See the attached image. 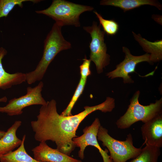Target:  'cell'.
I'll return each mask as SVG.
<instances>
[{
	"label": "cell",
	"mask_w": 162,
	"mask_h": 162,
	"mask_svg": "<svg viewBox=\"0 0 162 162\" xmlns=\"http://www.w3.org/2000/svg\"><path fill=\"white\" fill-rule=\"evenodd\" d=\"M140 94L139 91H136L130 100V104L126 111L116 122L118 128H128L139 121L144 123L162 114V98L156 100L154 103L144 106L139 102Z\"/></svg>",
	"instance_id": "4"
},
{
	"label": "cell",
	"mask_w": 162,
	"mask_h": 162,
	"mask_svg": "<svg viewBox=\"0 0 162 162\" xmlns=\"http://www.w3.org/2000/svg\"><path fill=\"white\" fill-rule=\"evenodd\" d=\"M7 53V51L5 48L2 47H0V89L3 90L26 81L25 73L17 72L10 74L5 70L3 66L2 60Z\"/></svg>",
	"instance_id": "12"
},
{
	"label": "cell",
	"mask_w": 162,
	"mask_h": 162,
	"mask_svg": "<svg viewBox=\"0 0 162 162\" xmlns=\"http://www.w3.org/2000/svg\"><path fill=\"white\" fill-rule=\"evenodd\" d=\"M87 80L80 78L79 83L70 103L66 108L60 114L64 116L72 115L71 111L75 103L82 93L86 84Z\"/></svg>",
	"instance_id": "19"
},
{
	"label": "cell",
	"mask_w": 162,
	"mask_h": 162,
	"mask_svg": "<svg viewBox=\"0 0 162 162\" xmlns=\"http://www.w3.org/2000/svg\"><path fill=\"white\" fill-rule=\"evenodd\" d=\"M7 100V98L5 96L0 98V102H6Z\"/></svg>",
	"instance_id": "22"
},
{
	"label": "cell",
	"mask_w": 162,
	"mask_h": 162,
	"mask_svg": "<svg viewBox=\"0 0 162 162\" xmlns=\"http://www.w3.org/2000/svg\"><path fill=\"white\" fill-rule=\"evenodd\" d=\"M40 1L39 0H0V18L7 17L16 5L22 8L24 2L29 1L37 3Z\"/></svg>",
	"instance_id": "18"
},
{
	"label": "cell",
	"mask_w": 162,
	"mask_h": 162,
	"mask_svg": "<svg viewBox=\"0 0 162 162\" xmlns=\"http://www.w3.org/2000/svg\"><path fill=\"white\" fill-rule=\"evenodd\" d=\"M100 4L118 7L124 12L145 5L154 6L160 10H162V4L156 0H102L100 1Z\"/></svg>",
	"instance_id": "14"
},
{
	"label": "cell",
	"mask_w": 162,
	"mask_h": 162,
	"mask_svg": "<svg viewBox=\"0 0 162 162\" xmlns=\"http://www.w3.org/2000/svg\"><path fill=\"white\" fill-rule=\"evenodd\" d=\"M83 29L90 34L89 59L94 63L98 74L103 72V69L109 65L110 56L107 53V47L104 40L105 32L101 30L100 25L94 21L91 26H84Z\"/></svg>",
	"instance_id": "6"
},
{
	"label": "cell",
	"mask_w": 162,
	"mask_h": 162,
	"mask_svg": "<svg viewBox=\"0 0 162 162\" xmlns=\"http://www.w3.org/2000/svg\"><path fill=\"white\" fill-rule=\"evenodd\" d=\"M97 138L102 142L103 146L107 148L113 162H126L136 157L142 151V148H136L133 145V137L130 134L128 135L125 140H119L111 136L107 129L100 125Z\"/></svg>",
	"instance_id": "5"
},
{
	"label": "cell",
	"mask_w": 162,
	"mask_h": 162,
	"mask_svg": "<svg viewBox=\"0 0 162 162\" xmlns=\"http://www.w3.org/2000/svg\"><path fill=\"white\" fill-rule=\"evenodd\" d=\"M99 21L100 26H101L104 31L107 35H115L118 32L119 25L116 22L113 20L104 19L97 11H94Z\"/></svg>",
	"instance_id": "20"
},
{
	"label": "cell",
	"mask_w": 162,
	"mask_h": 162,
	"mask_svg": "<svg viewBox=\"0 0 162 162\" xmlns=\"http://www.w3.org/2000/svg\"><path fill=\"white\" fill-rule=\"evenodd\" d=\"M144 144L160 148L162 147V114L144 123L141 127Z\"/></svg>",
	"instance_id": "11"
},
{
	"label": "cell",
	"mask_w": 162,
	"mask_h": 162,
	"mask_svg": "<svg viewBox=\"0 0 162 162\" xmlns=\"http://www.w3.org/2000/svg\"><path fill=\"white\" fill-rule=\"evenodd\" d=\"M26 135H24L22 142L16 150L0 157L1 162H40L32 158L26 152L24 147Z\"/></svg>",
	"instance_id": "16"
},
{
	"label": "cell",
	"mask_w": 162,
	"mask_h": 162,
	"mask_svg": "<svg viewBox=\"0 0 162 162\" xmlns=\"http://www.w3.org/2000/svg\"><path fill=\"white\" fill-rule=\"evenodd\" d=\"M94 8L66 1L53 0L47 8L42 10H36L38 14L46 15L54 20L56 23L62 27L73 26H80L79 19L80 15L86 11H91Z\"/></svg>",
	"instance_id": "3"
},
{
	"label": "cell",
	"mask_w": 162,
	"mask_h": 162,
	"mask_svg": "<svg viewBox=\"0 0 162 162\" xmlns=\"http://www.w3.org/2000/svg\"><path fill=\"white\" fill-rule=\"evenodd\" d=\"M62 27L55 22L48 33L44 41L43 52L40 61L34 70L25 73L28 84L41 80L49 64L57 54L71 48V43L67 41L62 34Z\"/></svg>",
	"instance_id": "2"
},
{
	"label": "cell",
	"mask_w": 162,
	"mask_h": 162,
	"mask_svg": "<svg viewBox=\"0 0 162 162\" xmlns=\"http://www.w3.org/2000/svg\"><path fill=\"white\" fill-rule=\"evenodd\" d=\"M21 124V121H16L0 139V157L13 151L21 144L22 140L17 137L16 132Z\"/></svg>",
	"instance_id": "13"
},
{
	"label": "cell",
	"mask_w": 162,
	"mask_h": 162,
	"mask_svg": "<svg viewBox=\"0 0 162 162\" xmlns=\"http://www.w3.org/2000/svg\"><path fill=\"white\" fill-rule=\"evenodd\" d=\"M43 86V82L41 81L34 87H28L26 94L10 100L5 106L0 107V112L11 116L19 115L22 113V110L28 106L46 104L47 102L41 94Z\"/></svg>",
	"instance_id": "7"
},
{
	"label": "cell",
	"mask_w": 162,
	"mask_h": 162,
	"mask_svg": "<svg viewBox=\"0 0 162 162\" xmlns=\"http://www.w3.org/2000/svg\"><path fill=\"white\" fill-rule=\"evenodd\" d=\"M5 133L4 131L0 130V139L4 135Z\"/></svg>",
	"instance_id": "23"
},
{
	"label": "cell",
	"mask_w": 162,
	"mask_h": 162,
	"mask_svg": "<svg viewBox=\"0 0 162 162\" xmlns=\"http://www.w3.org/2000/svg\"><path fill=\"white\" fill-rule=\"evenodd\" d=\"M160 153V148L146 145L140 154L129 162H158Z\"/></svg>",
	"instance_id": "17"
},
{
	"label": "cell",
	"mask_w": 162,
	"mask_h": 162,
	"mask_svg": "<svg viewBox=\"0 0 162 162\" xmlns=\"http://www.w3.org/2000/svg\"><path fill=\"white\" fill-rule=\"evenodd\" d=\"M122 51L124 53V60L116 66L114 70L107 73L106 76L108 78L113 79L117 77L122 78L124 83H132L134 82L129 75L135 72L136 65L142 62H147L152 64L150 55L148 53L140 56L132 55L129 50L126 47H122Z\"/></svg>",
	"instance_id": "8"
},
{
	"label": "cell",
	"mask_w": 162,
	"mask_h": 162,
	"mask_svg": "<svg viewBox=\"0 0 162 162\" xmlns=\"http://www.w3.org/2000/svg\"><path fill=\"white\" fill-rule=\"evenodd\" d=\"M34 158L40 162H82L65 154L57 149L49 146L46 142L39 144L32 149Z\"/></svg>",
	"instance_id": "10"
},
{
	"label": "cell",
	"mask_w": 162,
	"mask_h": 162,
	"mask_svg": "<svg viewBox=\"0 0 162 162\" xmlns=\"http://www.w3.org/2000/svg\"><path fill=\"white\" fill-rule=\"evenodd\" d=\"M115 106V99L107 97L104 102L98 105L85 106L84 110L77 114L64 116L58 113L56 102L52 99L41 106L37 120L31 122L34 139L40 142L47 140L54 142L57 149L70 156L76 147L73 140L77 136L76 131L81 122L94 111L111 112Z\"/></svg>",
	"instance_id": "1"
},
{
	"label": "cell",
	"mask_w": 162,
	"mask_h": 162,
	"mask_svg": "<svg viewBox=\"0 0 162 162\" xmlns=\"http://www.w3.org/2000/svg\"><path fill=\"white\" fill-rule=\"evenodd\" d=\"M101 125L99 118H96L90 126L86 127L83 130V134L80 136L74 138L73 141L76 147L80 148L78 157L82 160L84 158V152L87 146H91L96 148L100 154L104 162H113L110 155L108 151L103 150L99 145L97 138L99 128Z\"/></svg>",
	"instance_id": "9"
},
{
	"label": "cell",
	"mask_w": 162,
	"mask_h": 162,
	"mask_svg": "<svg viewBox=\"0 0 162 162\" xmlns=\"http://www.w3.org/2000/svg\"><path fill=\"white\" fill-rule=\"evenodd\" d=\"M83 60V62L80 66V78L87 80V77L91 74L90 69L91 61L89 59H87L86 57Z\"/></svg>",
	"instance_id": "21"
},
{
	"label": "cell",
	"mask_w": 162,
	"mask_h": 162,
	"mask_svg": "<svg viewBox=\"0 0 162 162\" xmlns=\"http://www.w3.org/2000/svg\"><path fill=\"white\" fill-rule=\"evenodd\" d=\"M132 33L134 39L146 53L150 54L152 62H159L162 59V40H157L154 42L150 41L142 38L140 34Z\"/></svg>",
	"instance_id": "15"
}]
</instances>
